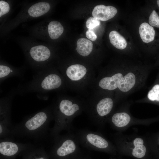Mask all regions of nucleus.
I'll return each instance as SVG.
<instances>
[{
	"label": "nucleus",
	"instance_id": "1",
	"mask_svg": "<svg viewBox=\"0 0 159 159\" xmlns=\"http://www.w3.org/2000/svg\"><path fill=\"white\" fill-rule=\"evenodd\" d=\"M148 72L140 69H122L102 77L98 85L104 90L116 91L118 97H122L143 86Z\"/></svg>",
	"mask_w": 159,
	"mask_h": 159
},
{
	"label": "nucleus",
	"instance_id": "2",
	"mask_svg": "<svg viewBox=\"0 0 159 159\" xmlns=\"http://www.w3.org/2000/svg\"><path fill=\"white\" fill-rule=\"evenodd\" d=\"M52 120L53 106H50L27 116L20 123L13 126L11 136L41 139L46 136Z\"/></svg>",
	"mask_w": 159,
	"mask_h": 159
},
{
	"label": "nucleus",
	"instance_id": "3",
	"mask_svg": "<svg viewBox=\"0 0 159 159\" xmlns=\"http://www.w3.org/2000/svg\"><path fill=\"white\" fill-rule=\"evenodd\" d=\"M85 106L80 102L64 97L58 99L53 106L54 125L50 131V136L53 140L63 130L72 132V121Z\"/></svg>",
	"mask_w": 159,
	"mask_h": 159
},
{
	"label": "nucleus",
	"instance_id": "4",
	"mask_svg": "<svg viewBox=\"0 0 159 159\" xmlns=\"http://www.w3.org/2000/svg\"><path fill=\"white\" fill-rule=\"evenodd\" d=\"M63 85L61 76L49 67L37 72L27 84L19 86L17 88V93L22 95L30 92L46 93L60 89Z\"/></svg>",
	"mask_w": 159,
	"mask_h": 159
},
{
	"label": "nucleus",
	"instance_id": "5",
	"mask_svg": "<svg viewBox=\"0 0 159 159\" xmlns=\"http://www.w3.org/2000/svg\"><path fill=\"white\" fill-rule=\"evenodd\" d=\"M52 151L59 159H81L84 157L80 145L74 134L67 132L54 139Z\"/></svg>",
	"mask_w": 159,
	"mask_h": 159
},
{
	"label": "nucleus",
	"instance_id": "6",
	"mask_svg": "<svg viewBox=\"0 0 159 159\" xmlns=\"http://www.w3.org/2000/svg\"><path fill=\"white\" fill-rule=\"evenodd\" d=\"M74 134L80 144L88 150L104 152L113 155L116 153L114 146L97 132L82 129Z\"/></svg>",
	"mask_w": 159,
	"mask_h": 159
},
{
	"label": "nucleus",
	"instance_id": "7",
	"mask_svg": "<svg viewBox=\"0 0 159 159\" xmlns=\"http://www.w3.org/2000/svg\"><path fill=\"white\" fill-rule=\"evenodd\" d=\"M17 94V89H14L0 100V137L10 138L13 125L11 121V109L14 96Z\"/></svg>",
	"mask_w": 159,
	"mask_h": 159
},
{
	"label": "nucleus",
	"instance_id": "8",
	"mask_svg": "<svg viewBox=\"0 0 159 159\" xmlns=\"http://www.w3.org/2000/svg\"><path fill=\"white\" fill-rule=\"evenodd\" d=\"M114 105L113 99L108 97H103L95 102L90 110L92 122L98 127H102L107 120Z\"/></svg>",
	"mask_w": 159,
	"mask_h": 159
},
{
	"label": "nucleus",
	"instance_id": "9",
	"mask_svg": "<svg viewBox=\"0 0 159 159\" xmlns=\"http://www.w3.org/2000/svg\"><path fill=\"white\" fill-rule=\"evenodd\" d=\"M26 55L32 67L37 72L48 67L52 56L51 50L47 46L37 45L31 47Z\"/></svg>",
	"mask_w": 159,
	"mask_h": 159
},
{
	"label": "nucleus",
	"instance_id": "10",
	"mask_svg": "<svg viewBox=\"0 0 159 159\" xmlns=\"http://www.w3.org/2000/svg\"><path fill=\"white\" fill-rule=\"evenodd\" d=\"M0 139V153L7 156L15 155L21 150L28 149L33 145L30 144L16 142L10 138Z\"/></svg>",
	"mask_w": 159,
	"mask_h": 159
},
{
	"label": "nucleus",
	"instance_id": "11",
	"mask_svg": "<svg viewBox=\"0 0 159 159\" xmlns=\"http://www.w3.org/2000/svg\"><path fill=\"white\" fill-rule=\"evenodd\" d=\"M117 9L111 6H105L101 4L96 6L93 9L92 14L93 17L103 21L108 20L116 14Z\"/></svg>",
	"mask_w": 159,
	"mask_h": 159
},
{
	"label": "nucleus",
	"instance_id": "12",
	"mask_svg": "<svg viewBox=\"0 0 159 159\" xmlns=\"http://www.w3.org/2000/svg\"><path fill=\"white\" fill-rule=\"evenodd\" d=\"M24 67L16 68L4 62L0 64V82L1 84L7 79L14 76L21 77L25 73Z\"/></svg>",
	"mask_w": 159,
	"mask_h": 159
},
{
	"label": "nucleus",
	"instance_id": "13",
	"mask_svg": "<svg viewBox=\"0 0 159 159\" xmlns=\"http://www.w3.org/2000/svg\"><path fill=\"white\" fill-rule=\"evenodd\" d=\"M62 72L67 79L73 81H78L85 76L87 70L83 65L77 64L69 66Z\"/></svg>",
	"mask_w": 159,
	"mask_h": 159
},
{
	"label": "nucleus",
	"instance_id": "14",
	"mask_svg": "<svg viewBox=\"0 0 159 159\" xmlns=\"http://www.w3.org/2000/svg\"><path fill=\"white\" fill-rule=\"evenodd\" d=\"M40 29L42 33L44 32L45 35L47 34L50 38L53 40L58 39L62 34L64 30L62 24L56 21H50L47 26L41 27Z\"/></svg>",
	"mask_w": 159,
	"mask_h": 159
},
{
	"label": "nucleus",
	"instance_id": "15",
	"mask_svg": "<svg viewBox=\"0 0 159 159\" xmlns=\"http://www.w3.org/2000/svg\"><path fill=\"white\" fill-rule=\"evenodd\" d=\"M131 119V117L128 113L121 111L114 113L109 117L108 120L114 127L122 128L127 126L130 123Z\"/></svg>",
	"mask_w": 159,
	"mask_h": 159
},
{
	"label": "nucleus",
	"instance_id": "16",
	"mask_svg": "<svg viewBox=\"0 0 159 159\" xmlns=\"http://www.w3.org/2000/svg\"><path fill=\"white\" fill-rule=\"evenodd\" d=\"M50 9V5L48 3L40 2L31 6L27 10V13L31 17H38L46 14Z\"/></svg>",
	"mask_w": 159,
	"mask_h": 159
},
{
	"label": "nucleus",
	"instance_id": "17",
	"mask_svg": "<svg viewBox=\"0 0 159 159\" xmlns=\"http://www.w3.org/2000/svg\"><path fill=\"white\" fill-rule=\"evenodd\" d=\"M144 143V140L140 137L136 138L133 140L131 153L133 157L141 159L146 155V148Z\"/></svg>",
	"mask_w": 159,
	"mask_h": 159
},
{
	"label": "nucleus",
	"instance_id": "18",
	"mask_svg": "<svg viewBox=\"0 0 159 159\" xmlns=\"http://www.w3.org/2000/svg\"><path fill=\"white\" fill-rule=\"evenodd\" d=\"M139 32L141 39L145 43L150 42L154 39L155 31L153 27L147 23L141 24Z\"/></svg>",
	"mask_w": 159,
	"mask_h": 159
},
{
	"label": "nucleus",
	"instance_id": "19",
	"mask_svg": "<svg viewBox=\"0 0 159 159\" xmlns=\"http://www.w3.org/2000/svg\"><path fill=\"white\" fill-rule=\"evenodd\" d=\"M92 49V43L89 39L82 38L78 40L76 49L80 55L87 56L91 53Z\"/></svg>",
	"mask_w": 159,
	"mask_h": 159
},
{
	"label": "nucleus",
	"instance_id": "20",
	"mask_svg": "<svg viewBox=\"0 0 159 159\" xmlns=\"http://www.w3.org/2000/svg\"><path fill=\"white\" fill-rule=\"evenodd\" d=\"M109 37L110 43L116 48L122 50L126 47L127 43L125 39L116 31L111 32Z\"/></svg>",
	"mask_w": 159,
	"mask_h": 159
},
{
	"label": "nucleus",
	"instance_id": "21",
	"mask_svg": "<svg viewBox=\"0 0 159 159\" xmlns=\"http://www.w3.org/2000/svg\"><path fill=\"white\" fill-rule=\"evenodd\" d=\"M147 97L151 101L159 102V84H155L148 91Z\"/></svg>",
	"mask_w": 159,
	"mask_h": 159
},
{
	"label": "nucleus",
	"instance_id": "22",
	"mask_svg": "<svg viewBox=\"0 0 159 159\" xmlns=\"http://www.w3.org/2000/svg\"><path fill=\"white\" fill-rule=\"evenodd\" d=\"M149 22L152 26L159 28V16L155 10H153L150 15Z\"/></svg>",
	"mask_w": 159,
	"mask_h": 159
},
{
	"label": "nucleus",
	"instance_id": "23",
	"mask_svg": "<svg viewBox=\"0 0 159 159\" xmlns=\"http://www.w3.org/2000/svg\"><path fill=\"white\" fill-rule=\"evenodd\" d=\"M100 24V20L93 17H91L87 20L86 23V25L88 29H92L99 26Z\"/></svg>",
	"mask_w": 159,
	"mask_h": 159
},
{
	"label": "nucleus",
	"instance_id": "24",
	"mask_svg": "<svg viewBox=\"0 0 159 159\" xmlns=\"http://www.w3.org/2000/svg\"><path fill=\"white\" fill-rule=\"evenodd\" d=\"M10 6L9 3L4 1H0V17L8 13L10 10Z\"/></svg>",
	"mask_w": 159,
	"mask_h": 159
},
{
	"label": "nucleus",
	"instance_id": "25",
	"mask_svg": "<svg viewBox=\"0 0 159 159\" xmlns=\"http://www.w3.org/2000/svg\"><path fill=\"white\" fill-rule=\"evenodd\" d=\"M87 37L92 41H95L97 38V36L92 29H88L86 32Z\"/></svg>",
	"mask_w": 159,
	"mask_h": 159
},
{
	"label": "nucleus",
	"instance_id": "26",
	"mask_svg": "<svg viewBox=\"0 0 159 159\" xmlns=\"http://www.w3.org/2000/svg\"><path fill=\"white\" fill-rule=\"evenodd\" d=\"M81 159H91L90 158H89L88 157L85 156Z\"/></svg>",
	"mask_w": 159,
	"mask_h": 159
},
{
	"label": "nucleus",
	"instance_id": "27",
	"mask_svg": "<svg viewBox=\"0 0 159 159\" xmlns=\"http://www.w3.org/2000/svg\"><path fill=\"white\" fill-rule=\"evenodd\" d=\"M34 159H46L44 158L41 157V158H34Z\"/></svg>",
	"mask_w": 159,
	"mask_h": 159
},
{
	"label": "nucleus",
	"instance_id": "28",
	"mask_svg": "<svg viewBox=\"0 0 159 159\" xmlns=\"http://www.w3.org/2000/svg\"><path fill=\"white\" fill-rule=\"evenodd\" d=\"M157 3L158 5V7H159V0H158L157 1Z\"/></svg>",
	"mask_w": 159,
	"mask_h": 159
},
{
	"label": "nucleus",
	"instance_id": "29",
	"mask_svg": "<svg viewBox=\"0 0 159 159\" xmlns=\"http://www.w3.org/2000/svg\"><path fill=\"white\" fill-rule=\"evenodd\" d=\"M113 159V158H112V159Z\"/></svg>",
	"mask_w": 159,
	"mask_h": 159
},
{
	"label": "nucleus",
	"instance_id": "30",
	"mask_svg": "<svg viewBox=\"0 0 159 159\" xmlns=\"http://www.w3.org/2000/svg\"></svg>",
	"mask_w": 159,
	"mask_h": 159
}]
</instances>
